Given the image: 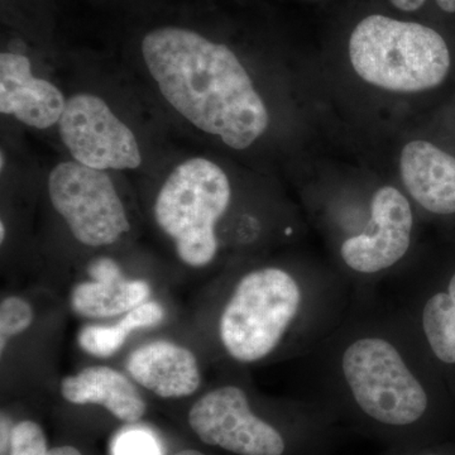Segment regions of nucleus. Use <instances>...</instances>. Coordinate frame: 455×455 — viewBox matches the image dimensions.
I'll list each match as a JSON object with an SVG mask.
<instances>
[{
  "mask_svg": "<svg viewBox=\"0 0 455 455\" xmlns=\"http://www.w3.org/2000/svg\"><path fill=\"white\" fill-rule=\"evenodd\" d=\"M127 370L134 381L163 398L191 396L202 383L196 355L167 340L152 341L133 350Z\"/></svg>",
  "mask_w": 455,
  "mask_h": 455,
  "instance_id": "obj_12",
  "label": "nucleus"
},
{
  "mask_svg": "<svg viewBox=\"0 0 455 455\" xmlns=\"http://www.w3.org/2000/svg\"><path fill=\"white\" fill-rule=\"evenodd\" d=\"M4 238H5V227H4V221H2V223H0V241H2V243H3V242H4Z\"/></svg>",
  "mask_w": 455,
  "mask_h": 455,
  "instance_id": "obj_24",
  "label": "nucleus"
},
{
  "mask_svg": "<svg viewBox=\"0 0 455 455\" xmlns=\"http://www.w3.org/2000/svg\"><path fill=\"white\" fill-rule=\"evenodd\" d=\"M31 305L18 296H9L0 304V352L4 353L9 339L23 333L31 326Z\"/></svg>",
  "mask_w": 455,
  "mask_h": 455,
  "instance_id": "obj_16",
  "label": "nucleus"
},
{
  "mask_svg": "<svg viewBox=\"0 0 455 455\" xmlns=\"http://www.w3.org/2000/svg\"><path fill=\"white\" fill-rule=\"evenodd\" d=\"M349 57L364 82L390 92L436 88L451 70V52L438 32L377 14L355 27Z\"/></svg>",
  "mask_w": 455,
  "mask_h": 455,
  "instance_id": "obj_5",
  "label": "nucleus"
},
{
  "mask_svg": "<svg viewBox=\"0 0 455 455\" xmlns=\"http://www.w3.org/2000/svg\"><path fill=\"white\" fill-rule=\"evenodd\" d=\"M382 287L455 401V259L409 263Z\"/></svg>",
  "mask_w": 455,
  "mask_h": 455,
  "instance_id": "obj_7",
  "label": "nucleus"
},
{
  "mask_svg": "<svg viewBox=\"0 0 455 455\" xmlns=\"http://www.w3.org/2000/svg\"><path fill=\"white\" fill-rule=\"evenodd\" d=\"M2 170H4V164H5V158H4V152H2Z\"/></svg>",
  "mask_w": 455,
  "mask_h": 455,
  "instance_id": "obj_25",
  "label": "nucleus"
},
{
  "mask_svg": "<svg viewBox=\"0 0 455 455\" xmlns=\"http://www.w3.org/2000/svg\"><path fill=\"white\" fill-rule=\"evenodd\" d=\"M305 400L385 448L453 442L455 401L381 290L355 293L339 325L300 358Z\"/></svg>",
  "mask_w": 455,
  "mask_h": 455,
  "instance_id": "obj_1",
  "label": "nucleus"
},
{
  "mask_svg": "<svg viewBox=\"0 0 455 455\" xmlns=\"http://www.w3.org/2000/svg\"><path fill=\"white\" fill-rule=\"evenodd\" d=\"M164 317L163 305L156 301H146L133 310L128 311L118 325L85 326L77 335V343L86 353L94 357H112L124 346L132 331L158 325L163 322Z\"/></svg>",
  "mask_w": 455,
  "mask_h": 455,
  "instance_id": "obj_15",
  "label": "nucleus"
},
{
  "mask_svg": "<svg viewBox=\"0 0 455 455\" xmlns=\"http://www.w3.org/2000/svg\"><path fill=\"white\" fill-rule=\"evenodd\" d=\"M353 299L334 267L309 262L247 269L221 307L218 339L239 364L302 358L339 325Z\"/></svg>",
  "mask_w": 455,
  "mask_h": 455,
  "instance_id": "obj_2",
  "label": "nucleus"
},
{
  "mask_svg": "<svg viewBox=\"0 0 455 455\" xmlns=\"http://www.w3.org/2000/svg\"><path fill=\"white\" fill-rule=\"evenodd\" d=\"M427 0H391L395 7L405 12L418 11L419 8L423 7Z\"/></svg>",
  "mask_w": 455,
  "mask_h": 455,
  "instance_id": "obj_20",
  "label": "nucleus"
},
{
  "mask_svg": "<svg viewBox=\"0 0 455 455\" xmlns=\"http://www.w3.org/2000/svg\"><path fill=\"white\" fill-rule=\"evenodd\" d=\"M173 455H205L202 453V451H191V449H188V451H181L179 453Z\"/></svg>",
  "mask_w": 455,
  "mask_h": 455,
  "instance_id": "obj_23",
  "label": "nucleus"
},
{
  "mask_svg": "<svg viewBox=\"0 0 455 455\" xmlns=\"http://www.w3.org/2000/svg\"><path fill=\"white\" fill-rule=\"evenodd\" d=\"M66 100L49 80L33 75L28 57L18 52L0 55V112L36 130L59 123Z\"/></svg>",
  "mask_w": 455,
  "mask_h": 455,
  "instance_id": "obj_10",
  "label": "nucleus"
},
{
  "mask_svg": "<svg viewBox=\"0 0 455 455\" xmlns=\"http://www.w3.org/2000/svg\"><path fill=\"white\" fill-rule=\"evenodd\" d=\"M401 179L424 212L455 215V157L427 140L407 143L401 152Z\"/></svg>",
  "mask_w": 455,
  "mask_h": 455,
  "instance_id": "obj_11",
  "label": "nucleus"
},
{
  "mask_svg": "<svg viewBox=\"0 0 455 455\" xmlns=\"http://www.w3.org/2000/svg\"><path fill=\"white\" fill-rule=\"evenodd\" d=\"M379 455H455V442L453 440L415 447L385 448Z\"/></svg>",
  "mask_w": 455,
  "mask_h": 455,
  "instance_id": "obj_19",
  "label": "nucleus"
},
{
  "mask_svg": "<svg viewBox=\"0 0 455 455\" xmlns=\"http://www.w3.org/2000/svg\"><path fill=\"white\" fill-rule=\"evenodd\" d=\"M61 394L75 405H100L125 423H136L146 414V401L124 374L106 366L84 368L62 379Z\"/></svg>",
  "mask_w": 455,
  "mask_h": 455,
  "instance_id": "obj_14",
  "label": "nucleus"
},
{
  "mask_svg": "<svg viewBox=\"0 0 455 455\" xmlns=\"http://www.w3.org/2000/svg\"><path fill=\"white\" fill-rule=\"evenodd\" d=\"M90 281L75 286L71 307L77 315L101 319L127 314L148 299L149 284L130 280L123 275L116 260L101 257L90 263Z\"/></svg>",
  "mask_w": 455,
  "mask_h": 455,
  "instance_id": "obj_13",
  "label": "nucleus"
},
{
  "mask_svg": "<svg viewBox=\"0 0 455 455\" xmlns=\"http://www.w3.org/2000/svg\"><path fill=\"white\" fill-rule=\"evenodd\" d=\"M232 204V185L220 166L194 157L178 164L158 191L155 220L188 267L203 268L217 259V228Z\"/></svg>",
  "mask_w": 455,
  "mask_h": 455,
  "instance_id": "obj_6",
  "label": "nucleus"
},
{
  "mask_svg": "<svg viewBox=\"0 0 455 455\" xmlns=\"http://www.w3.org/2000/svg\"><path fill=\"white\" fill-rule=\"evenodd\" d=\"M140 51L164 101L196 130L238 151L267 131V107L226 44L167 26L147 33Z\"/></svg>",
  "mask_w": 455,
  "mask_h": 455,
  "instance_id": "obj_3",
  "label": "nucleus"
},
{
  "mask_svg": "<svg viewBox=\"0 0 455 455\" xmlns=\"http://www.w3.org/2000/svg\"><path fill=\"white\" fill-rule=\"evenodd\" d=\"M47 188L53 209L80 243L107 247L130 232L124 204L106 171L65 161L51 171Z\"/></svg>",
  "mask_w": 455,
  "mask_h": 455,
  "instance_id": "obj_8",
  "label": "nucleus"
},
{
  "mask_svg": "<svg viewBox=\"0 0 455 455\" xmlns=\"http://www.w3.org/2000/svg\"><path fill=\"white\" fill-rule=\"evenodd\" d=\"M436 4L447 13H455V0H436Z\"/></svg>",
  "mask_w": 455,
  "mask_h": 455,
  "instance_id": "obj_22",
  "label": "nucleus"
},
{
  "mask_svg": "<svg viewBox=\"0 0 455 455\" xmlns=\"http://www.w3.org/2000/svg\"><path fill=\"white\" fill-rule=\"evenodd\" d=\"M57 127L73 160L90 169L136 170L142 164L133 131L98 95L77 92L68 98Z\"/></svg>",
  "mask_w": 455,
  "mask_h": 455,
  "instance_id": "obj_9",
  "label": "nucleus"
},
{
  "mask_svg": "<svg viewBox=\"0 0 455 455\" xmlns=\"http://www.w3.org/2000/svg\"><path fill=\"white\" fill-rule=\"evenodd\" d=\"M46 455H83L77 451L76 448L70 447V445H65V447H59L51 449L47 451Z\"/></svg>",
  "mask_w": 455,
  "mask_h": 455,
  "instance_id": "obj_21",
  "label": "nucleus"
},
{
  "mask_svg": "<svg viewBox=\"0 0 455 455\" xmlns=\"http://www.w3.org/2000/svg\"><path fill=\"white\" fill-rule=\"evenodd\" d=\"M116 455H160L155 439L143 431L123 434L116 440Z\"/></svg>",
  "mask_w": 455,
  "mask_h": 455,
  "instance_id": "obj_18",
  "label": "nucleus"
},
{
  "mask_svg": "<svg viewBox=\"0 0 455 455\" xmlns=\"http://www.w3.org/2000/svg\"><path fill=\"white\" fill-rule=\"evenodd\" d=\"M188 424L206 445L235 455H334L344 433L305 398L277 418L263 415L241 383L203 395L188 412Z\"/></svg>",
  "mask_w": 455,
  "mask_h": 455,
  "instance_id": "obj_4",
  "label": "nucleus"
},
{
  "mask_svg": "<svg viewBox=\"0 0 455 455\" xmlns=\"http://www.w3.org/2000/svg\"><path fill=\"white\" fill-rule=\"evenodd\" d=\"M11 455H46V435L35 421H20L14 425L9 438Z\"/></svg>",
  "mask_w": 455,
  "mask_h": 455,
  "instance_id": "obj_17",
  "label": "nucleus"
}]
</instances>
